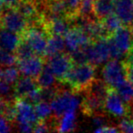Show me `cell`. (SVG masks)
I'll return each instance as SVG.
<instances>
[{"instance_id": "ab89813d", "label": "cell", "mask_w": 133, "mask_h": 133, "mask_svg": "<svg viewBox=\"0 0 133 133\" xmlns=\"http://www.w3.org/2000/svg\"><path fill=\"white\" fill-rule=\"evenodd\" d=\"M131 117H130V118H131V119H132L133 120V109H131Z\"/></svg>"}, {"instance_id": "5bb4252c", "label": "cell", "mask_w": 133, "mask_h": 133, "mask_svg": "<svg viewBox=\"0 0 133 133\" xmlns=\"http://www.w3.org/2000/svg\"><path fill=\"white\" fill-rule=\"evenodd\" d=\"M46 28L48 34L64 37L72 28V24L69 17H57L46 21Z\"/></svg>"}, {"instance_id": "7a4b0ae2", "label": "cell", "mask_w": 133, "mask_h": 133, "mask_svg": "<svg viewBox=\"0 0 133 133\" xmlns=\"http://www.w3.org/2000/svg\"><path fill=\"white\" fill-rule=\"evenodd\" d=\"M79 92L69 89H63L60 86L57 94L50 101L53 116L58 119L66 111H76L78 107L80 105Z\"/></svg>"}, {"instance_id": "4fadbf2b", "label": "cell", "mask_w": 133, "mask_h": 133, "mask_svg": "<svg viewBox=\"0 0 133 133\" xmlns=\"http://www.w3.org/2000/svg\"><path fill=\"white\" fill-rule=\"evenodd\" d=\"M21 39V35L0 26V46L2 48L15 53Z\"/></svg>"}, {"instance_id": "7c38bea8", "label": "cell", "mask_w": 133, "mask_h": 133, "mask_svg": "<svg viewBox=\"0 0 133 133\" xmlns=\"http://www.w3.org/2000/svg\"><path fill=\"white\" fill-rule=\"evenodd\" d=\"M120 51L126 55L133 46V32L130 26L123 25L111 35Z\"/></svg>"}, {"instance_id": "277c9868", "label": "cell", "mask_w": 133, "mask_h": 133, "mask_svg": "<svg viewBox=\"0 0 133 133\" xmlns=\"http://www.w3.org/2000/svg\"><path fill=\"white\" fill-rule=\"evenodd\" d=\"M105 111L117 118H124L130 115L131 109L122 99L120 95L114 88H109L108 94L104 100Z\"/></svg>"}, {"instance_id": "4316f807", "label": "cell", "mask_w": 133, "mask_h": 133, "mask_svg": "<svg viewBox=\"0 0 133 133\" xmlns=\"http://www.w3.org/2000/svg\"><path fill=\"white\" fill-rule=\"evenodd\" d=\"M17 57L15 53L8 51L0 46V66L8 68L10 66L17 65Z\"/></svg>"}, {"instance_id": "e575fe53", "label": "cell", "mask_w": 133, "mask_h": 133, "mask_svg": "<svg viewBox=\"0 0 133 133\" xmlns=\"http://www.w3.org/2000/svg\"><path fill=\"white\" fill-rule=\"evenodd\" d=\"M125 69V74L127 77V79L133 85V63H127L122 60Z\"/></svg>"}, {"instance_id": "8fae6325", "label": "cell", "mask_w": 133, "mask_h": 133, "mask_svg": "<svg viewBox=\"0 0 133 133\" xmlns=\"http://www.w3.org/2000/svg\"><path fill=\"white\" fill-rule=\"evenodd\" d=\"M80 93H83L80 107H81L82 112L86 116L91 117L93 115L97 114V113L105 111V109H104V100H102L101 98L95 96L94 94L89 92V90L82 91Z\"/></svg>"}, {"instance_id": "d4e9b609", "label": "cell", "mask_w": 133, "mask_h": 133, "mask_svg": "<svg viewBox=\"0 0 133 133\" xmlns=\"http://www.w3.org/2000/svg\"><path fill=\"white\" fill-rule=\"evenodd\" d=\"M35 107L36 113L37 115V118L39 120H46L48 119L53 116L50 102L46 101V100H41L34 105Z\"/></svg>"}, {"instance_id": "d590c367", "label": "cell", "mask_w": 133, "mask_h": 133, "mask_svg": "<svg viewBox=\"0 0 133 133\" xmlns=\"http://www.w3.org/2000/svg\"><path fill=\"white\" fill-rule=\"evenodd\" d=\"M118 131H119L118 127L111 126V125H106L95 129V132L96 133H115V132H118Z\"/></svg>"}, {"instance_id": "7402d4cb", "label": "cell", "mask_w": 133, "mask_h": 133, "mask_svg": "<svg viewBox=\"0 0 133 133\" xmlns=\"http://www.w3.org/2000/svg\"><path fill=\"white\" fill-rule=\"evenodd\" d=\"M109 86L104 81L103 79H99V78H95V80L92 82L90 87L87 89L89 92L94 94L98 98H101L102 100H105L106 96L108 94V90H109Z\"/></svg>"}, {"instance_id": "cb8c5ba5", "label": "cell", "mask_w": 133, "mask_h": 133, "mask_svg": "<svg viewBox=\"0 0 133 133\" xmlns=\"http://www.w3.org/2000/svg\"><path fill=\"white\" fill-rule=\"evenodd\" d=\"M101 22L110 36L112 35L117 29H118L120 26H123V23H122L121 19L118 17V16L117 15L115 12L110 14V15H109L108 17H106L104 19H102Z\"/></svg>"}, {"instance_id": "ba28073f", "label": "cell", "mask_w": 133, "mask_h": 133, "mask_svg": "<svg viewBox=\"0 0 133 133\" xmlns=\"http://www.w3.org/2000/svg\"><path fill=\"white\" fill-rule=\"evenodd\" d=\"M45 57L37 55H33L26 58L17 59V66L23 76L37 78L42 71L45 65Z\"/></svg>"}, {"instance_id": "f35d334b", "label": "cell", "mask_w": 133, "mask_h": 133, "mask_svg": "<svg viewBox=\"0 0 133 133\" xmlns=\"http://www.w3.org/2000/svg\"><path fill=\"white\" fill-rule=\"evenodd\" d=\"M3 73H4V69L0 66V79H1V78H3Z\"/></svg>"}, {"instance_id": "2e32d148", "label": "cell", "mask_w": 133, "mask_h": 133, "mask_svg": "<svg viewBox=\"0 0 133 133\" xmlns=\"http://www.w3.org/2000/svg\"><path fill=\"white\" fill-rule=\"evenodd\" d=\"M115 13L121 19L123 25L133 24V0H118L116 4Z\"/></svg>"}, {"instance_id": "3957f363", "label": "cell", "mask_w": 133, "mask_h": 133, "mask_svg": "<svg viewBox=\"0 0 133 133\" xmlns=\"http://www.w3.org/2000/svg\"><path fill=\"white\" fill-rule=\"evenodd\" d=\"M0 26L22 36L28 28V22L16 8L6 6L0 14Z\"/></svg>"}, {"instance_id": "83f0119b", "label": "cell", "mask_w": 133, "mask_h": 133, "mask_svg": "<svg viewBox=\"0 0 133 133\" xmlns=\"http://www.w3.org/2000/svg\"><path fill=\"white\" fill-rule=\"evenodd\" d=\"M15 54L17 56V59L26 58V57H29L33 55H36L34 53L33 49L31 48V46H29V44L24 38L21 39L20 43H19L17 49H16Z\"/></svg>"}, {"instance_id": "b9f144b4", "label": "cell", "mask_w": 133, "mask_h": 133, "mask_svg": "<svg viewBox=\"0 0 133 133\" xmlns=\"http://www.w3.org/2000/svg\"><path fill=\"white\" fill-rule=\"evenodd\" d=\"M132 48H133V46H132Z\"/></svg>"}, {"instance_id": "8d00e7d4", "label": "cell", "mask_w": 133, "mask_h": 133, "mask_svg": "<svg viewBox=\"0 0 133 133\" xmlns=\"http://www.w3.org/2000/svg\"><path fill=\"white\" fill-rule=\"evenodd\" d=\"M20 0H4L6 8H16Z\"/></svg>"}, {"instance_id": "4dcf8cb0", "label": "cell", "mask_w": 133, "mask_h": 133, "mask_svg": "<svg viewBox=\"0 0 133 133\" xmlns=\"http://www.w3.org/2000/svg\"><path fill=\"white\" fill-rule=\"evenodd\" d=\"M91 118H92V125L94 126L96 129L108 125V122H109L108 116L106 115V111L97 113V114L91 116Z\"/></svg>"}, {"instance_id": "8992f818", "label": "cell", "mask_w": 133, "mask_h": 133, "mask_svg": "<svg viewBox=\"0 0 133 133\" xmlns=\"http://www.w3.org/2000/svg\"><path fill=\"white\" fill-rule=\"evenodd\" d=\"M102 79L111 88L117 89L124 80L127 79L122 60L111 59L102 69Z\"/></svg>"}, {"instance_id": "d6a6232c", "label": "cell", "mask_w": 133, "mask_h": 133, "mask_svg": "<svg viewBox=\"0 0 133 133\" xmlns=\"http://www.w3.org/2000/svg\"><path fill=\"white\" fill-rule=\"evenodd\" d=\"M70 57L72 58L74 64H84V63H89L87 59V56L85 54L83 48L75 50L73 52H70Z\"/></svg>"}, {"instance_id": "836d02e7", "label": "cell", "mask_w": 133, "mask_h": 133, "mask_svg": "<svg viewBox=\"0 0 133 133\" xmlns=\"http://www.w3.org/2000/svg\"><path fill=\"white\" fill-rule=\"evenodd\" d=\"M14 123L10 121L4 114L0 113V132H9L13 129Z\"/></svg>"}, {"instance_id": "1f68e13d", "label": "cell", "mask_w": 133, "mask_h": 133, "mask_svg": "<svg viewBox=\"0 0 133 133\" xmlns=\"http://www.w3.org/2000/svg\"><path fill=\"white\" fill-rule=\"evenodd\" d=\"M118 129L120 132H128L133 133V120L129 116L124 117L118 123Z\"/></svg>"}, {"instance_id": "ac0fdd59", "label": "cell", "mask_w": 133, "mask_h": 133, "mask_svg": "<svg viewBox=\"0 0 133 133\" xmlns=\"http://www.w3.org/2000/svg\"><path fill=\"white\" fill-rule=\"evenodd\" d=\"M116 4L112 0H96L94 5V13L98 20H102L110 14L114 13Z\"/></svg>"}, {"instance_id": "f1b7e54d", "label": "cell", "mask_w": 133, "mask_h": 133, "mask_svg": "<svg viewBox=\"0 0 133 133\" xmlns=\"http://www.w3.org/2000/svg\"><path fill=\"white\" fill-rule=\"evenodd\" d=\"M20 71H19L18 68H16L15 65L14 66H8L4 69V73H3V78L6 80L8 82L11 84H14L17 81L19 78H20Z\"/></svg>"}, {"instance_id": "d6986e66", "label": "cell", "mask_w": 133, "mask_h": 133, "mask_svg": "<svg viewBox=\"0 0 133 133\" xmlns=\"http://www.w3.org/2000/svg\"><path fill=\"white\" fill-rule=\"evenodd\" d=\"M76 114L75 111H66L57 120V131L68 132L76 129Z\"/></svg>"}, {"instance_id": "52a82bcc", "label": "cell", "mask_w": 133, "mask_h": 133, "mask_svg": "<svg viewBox=\"0 0 133 133\" xmlns=\"http://www.w3.org/2000/svg\"><path fill=\"white\" fill-rule=\"evenodd\" d=\"M45 59L51 68L52 71L57 77L58 81H60L61 83L63 82L68 72L70 70V69L74 65L70 54L66 53V52H61V53L56 54L50 57H45Z\"/></svg>"}, {"instance_id": "9c48e42d", "label": "cell", "mask_w": 133, "mask_h": 133, "mask_svg": "<svg viewBox=\"0 0 133 133\" xmlns=\"http://www.w3.org/2000/svg\"><path fill=\"white\" fill-rule=\"evenodd\" d=\"M16 108H17V118L16 123L17 124H31L35 125L39 121L37 115L36 113L35 107L25 98H17L16 99Z\"/></svg>"}, {"instance_id": "484cf974", "label": "cell", "mask_w": 133, "mask_h": 133, "mask_svg": "<svg viewBox=\"0 0 133 133\" xmlns=\"http://www.w3.org/2000/svg\"><path fill=\"white\" fill-rule=\"evenodd\" d=\"M96 0H81L78 9V15L92 19H98L94 13V5Z\"/></svg>"}, {"instance_id": "5b68a950", "label": "cell", "mask_w": 133, "mask_h": 133, "mask_svg": "<svg viewBox=\"0 0 133 133\" xmlns=\"http://www.w3.org/2000/svg\"><path fill=\"white\" fill-rule=\"evenodd\" d=\"M83 49L87 56L88 62L96 66L108 61V59L110 57L108 38L91 41L84 46Z\"/></svg>"}, {"instance_id": "f546056e", "label": "cell", "mask_w": 133, "mask_h": 133, "mask_svg": "<svg viewBox=\"0 0 133 133\" xmlns=\"http://www.w3.org/2000/svg\"><path fill=\"white\" fill-rule=\"evenodd\" d=\"M64 2L69 11V16H68L69 18H72L78 15V9L81 0H64Z\"/></svg>"}, {"instance_id": "74e56055", "label": "cell", "mask_w": 133, "mask_h": 133, "mask_svg": "<svg viewBox=\"0 0 133 133\" xmlns=\"http://www.w3.org/2000/svg\"><path fill=\"white\" fill-rule=\"evenodd\" d=\"M5 6H6V5H5L4 0H0V14L2 13V11L4 10Z\"/></svg>"}, {"instance_id": "603a6c76", "label": "cell", "mask_w": 133, "mask_h": 133, "mask_svg": "<svg viewBox=\"0 0 133 133\" xmlns=\"http://www.w3.org/2000/svg\"><path fill=\"white\" fill-rule=\"evenodd\" d=\"M0 98L6 101H15L17 99L15 85L8 82L4 78L0 79Z\"/></svg>"}, {"instance_id": "6da1fadb", "label": "cell", "mask_w": 133, "mask_h": 133, "mask_svg": "<svg viewBox=\"0 0 133 133\" xmlns=\"http://www.w3.org/2000/svg\"><path fill=\"white\" fill-rule=\"evenodd\" d=\"M96 78V66L90 63L74 64L66 75L63 84H68L76 92L85 91Z\"/></svg>"}, {"instance_id": "ffe728a7", "label": "cell", "mask_w": 133, "mask_h": 133, "mask_svg": "<svg viewBox=\"0 0 133 133\" xmlns=\"http://www.w3.org/2000/svg\"><path fill=\"white\" fill-rule=\"evenodd\" d=\"M65 48H66V45H65L64 37L62 36L51 35L48 38L45 57L64 52Z\"/></svg>"}, {"instance_id": "9a60e30c", "label": "cell", "mask_w": 133, "mask_h": 133, "mask_svg": "<svg viewBox=\"0 0 133 133\" xmlns=\"http://www.w3.org/2000/svg\"><path fill=\"white\" fill-rule=\"evenodd\" d=\"M38 87L37 79L31 77L22 76L15 83V93L17 98H25L32 90Z\"/></svg>"}, {"instance_id": "e0dca14e", "label": "cell", "mask_w": 133, "mask_h": 133, "mask_svg": "<svg viewBox=\"0 0 133 133\" xmlns=\"http://www.w3.org/2000/svg\"><path fill=\"white\" fill-rule=\"evenodd\" d=\"M37 82V85L41 89H46V88H51L58 85L60 81L57 78L54 72L52 71L51 68L46 62H45V65L43 66L42 71L40 74L36 78Z\"/></svg>"}, {"instance_id": "60d3db41", "label": "cell", "mask_w": 133, "mask_h": 133, "mask_svg": "<svg viewBox=\"0 0 133 133\" xmlns=\"http://www.w3.org/2000/svg\"><path fill=\"white\" fill-rule=\"evenodd\" d=\"M112 1H113V2H115V3H117L118 1V0H112Z\"/></svg>"}, {"instance_id": "30bf717a", "label": "cell", "mask_w": 133, "mask_h": 133, "mask_svg": "<svg viewBox=\"0 0 133 133\" xmlns=\"http://www.w3.org/2000/svg\"><path fill=\"white\" fill-rule=\"evenodd\" d=\"M64 40L66 48L69 53L83 48L89 42H91L86 32L77 26H72L69 30V32L64 36Z\"/></svg>"}, {"instance_id": "44dd1931", "label": "cell", "mask_w": 133, "mask_h": 133, "mask_svg": "<svg viewBox=\"0 0 133 133\" xmlns=\"http://www.w3.org/2000/svg\"><path fill=\"white\" fill-rule=\"evenodd\" d=\"M117 91L122 99L126 102L127 105L130 107L131 109H133V85L129 81L128 79L124 80L118 88H117Z\"/></svg>"}]
</instances>
